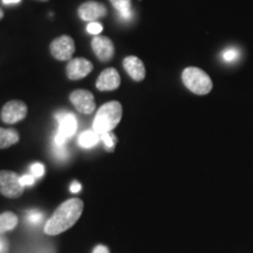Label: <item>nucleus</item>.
<instances>
[{"mask_svg": "<svg viewBox=\"0 0 253 253\" xmlns=\"http://www.w3.org/2000/svg\"><path fill=\"white\" fill-rule=\"evenodd\" d=\"M54 155L60 160H66L68 157V151L66 149L65 145L54 144Z\"/></svg>", "mask_w": 253, "mask_h": 253, "instance_id": "22", "label": "nucleus"}, {"mask_svg": "<svg viewBox=\"0 0 253 253\" xmlns=\"http://www.w3.org/2000/svg\"><path fill=\"white\" fill-rule=\"evenodd\" d=\"M100 138H101V141L103 142V144H104V147H106L107 151H113L114 150L116 142H118V138H116V136L113 134V131L106 132V134H101Z\"/></svg>", "mask_w": 253, "mask_h": 253, "instance_id": "18", "label": "nucleus"}, {"mask_svg": "<svg viewBox=\"0 0 253 253\" xmlns=\"http://www.w3.org/2000/svg\"><path fill=\"white\" fill-rule=\"evenodd\" d=\"M19 142V134L14 129L0 128V149H6Z\"/></svg>", "mask_w": 253, "mask_h": 253, "instance_id": "14", "label": "nucleus"}, {"mask_svg": "<svg viewBox=\"0 0 253 253\" xmlns=\"http://www.w3.org/2000/svg\"><path fill=\"white\" fill-rule=\"evenodd\" d=\"M49 48L52 55L56 60L66 61V60H72V55L75 52V43L71 37L61 36L50 42Z\"/></svg>", "mask_w": 253, "mask_h": 253, "instance_id": "7", "label": "nucleus"}, {"mask_svg": "<svg viewBox=\"0 0 253 253\" xmlns=\"http://www.w3.org/2000/svg\"><path fill=\"white\" fill-rule=\"evenodd\" d=\"M106 6L99 1H94V0L84 2L79 7V17L84 21H88V23H93V21H96L97 19L106 17Z\"/></svg>", "mask_w": 253, "mask_h": 253, "instance_id": "9", "label": "nucleus"}, {"mask_svg": "<svg viewBox=\"0 0 253 253\" xmlns=\"http://www.w3.org/2000/svg\"><path fill=\"white\" fill-rule=\"evenodd\" d=\"M81 190V184L80 183H78V182H73L72 183V185H71V191L72 192H74V194H78L79 191H80Z\"/></svg>", "mask_w": 253, "mask_h": 253, "instance_id": "26", "label": "nucleus"}, {"mask_svg": "<svg viewBox=\"0 0 253 253\" xmlns=\"http://www.w3.org/2000/svg\"><path fill=\"white\" fill-rule=\"evenodd\" d=\"M21 0H2V2L6 5H9V4H18V2H20Z\"/></svg>", "mask_w": 253, "mask_h": 253, "instance_id": "28", "label": "nucleus"}, {"mask_svg": "<svg viewBox=\"0 0 253 253\" xmlns=\"http://www.w3.org/2000/svg\"><path fill=\"white\" fill-rule=\"evenodd\" d=\"M27 116V106L26 103L20 100H12L2 107L0 118L1 121L7 125H14L18 123Z\"/></svg>", "mask_w": 253, "mask_h": 253, "instance_id": "6", "label": "nucleus"}, {"mask_svg": "<svg viewBox=\"0 0 253 253\" xmlns=\"http://www.w3.org/2000/svg\"><path fill=\"white\" fill-rule=\"evenodd\" d=\"M82 211H84V202L80 198L68 199L60 205L52 217L47 220L43 231L48 236H58L65 232L80 219Z\"/></svg>", "mask_w": 253, "mask_h": 253, "instance_id": "1", "label": "nucleus"}, {"mask_svg": "<svg viewBox=\"0 0 253 253\" xmlns=\"http://www.w3.org/2000/svg\"><path fill=\"white\" fill-rule=\"evenodd\" d=\"M56 121H58V132L54 136V144L65 145L68 138L74 136L78 128L77 118L72 113L60 112L55 115Z\"/></svg>", "mask_w": 253, "mask_h": 253, "instance_id": "4", "label": "nucleus"}, {"mask_svg": "<svg viewBox=\"0 0 253 253\" xmlns=\"http://www.w3.org/2000/svg\"><path fill=\"white\" fill-rule=\"evenodd\" d=\"M184 86L197 95H207L212 89V81L209 75L197 67H188L182 73Z\"/></svg>", "mask_w": 253, "mask_h": 253, "instance_id": "3", "label": "nucleus"}, {"mask_svg": "<svg viewBox=\"0 0 253 253\" xmlns=\"http://www.w3.org/2000/svg\"><path fill=\"white\" fill-rule=\"evenodd\" d=\"M123 67L134 81H142L145 77V68L143 62L137 56H126L123 60Z\"/></svg>", "mask_w": 253, "mask_h": 253, "instance_id": "13", "label": "nucleus"}, {"mask_svg": "<svg viewBox=\"0 0 253 253\" xmlns=\"http://www.w3.org/2000/svg\"><path fill=\"white\" fill-rule=\"evenodd\" d=\"M69 100L75 107V109L81 114H91L96 108L94 95L90 91L84 89H77L69 95Z\"/></svg>", "mask_w": 253, "mask_h": 253, "instance_id": "8", "label": "nucleus"}, {"mask_svg": "<svg viewBox=\"0 0 253 253\" xmlns=\"http://www.w3.org/2000/svg\"><path fill=\"white\" fill-rule=\"evenodd\" d=\"M103 26L100 23H96V21H93V23H89L87 26V31L89 32L90 34H94V36H99V34L102 32Z\"/></svg>", "mask_w": 253, "mask_h": 253, "instance_id": "23", "label": "nucleus"}, {"mask_svg": "<svg viewBox=\"0 0 253 253\" xmlns=\"http://www.w3.org/2000/svg\"><path fill=\"white\" fill-rule=\"evenodd\" d=\"M39 1H48V0H39Z\"/></svg>", "mask_w": 253, "mask_h": 253, "instance_id": "30", "label": "nucleus"}, {"mask_svg": "<svg viewBox=\"0 0 253 253\" xmlns=\"http://www.w3.org/2000/svg\"><path fill=\"white\" fill-rule=\"evenodd\" d=\"M31 173L37 178L45 175V166L41 163H36L31 167Z\"/></svg>", "mask_w": 253, "mask_h": 253, "instance_id": "21", "label": "nucleus"}, {"mask_svg": "<svg viewBox=\"0 0 253 253\" xmlns=\"http://www.w3.org/2000/svg\"><path fill=\"white\" fill-rule=\"evenodd\" d=\"M25 186L21 185L20 176L9 170L0 171V194L8 198H18L24 194Z\"/></svg>", "mask_w": 253, "mask_h": 253, "instance_id": "5", "label": "nucleus"}, {"mask_svg": "<svg viewBox=\"0 0 253 253\" xmlns=\"http://www.w3.org/2000/svg\"><path fill=\"white\" fill-rule=\"evenodd\" d=\"M6 251H7V243L0 238V253H6Z\"/></svg>", "mask_w": 253, "mask_h": 253, "instance_id": "27", "label": "nucleus"}, {"mask_svg": "<svg viewBox=\"0 0 253 253\" xmlns=\"http://www.w3.org/2000/svg\"><path fill=\"white\" fill-rule=\"evenodd\" d=\"M122 104L119 101H110L102 104L93 121V129L97 134H106L115 129L122 119Z\"/></svg>", "mask_w": 253, "mask_h": 253, "instance_id": "2", "label": "nucleus"}, {"mask_svg": "<svg viewBox=\"0 0 253 253\" xmlns=\"http://www.w3.org/2000/svg\"><path fill=\"white\" fill-rule=\"evenodd\" d=\"M91 49L94 50L95 55L102 62H107L113 59L114 53H115V47H114L113 41L109 38L103 36L94 37L91 40Z\"/></svg>", "mask_w": 253, "mask_h": 253, "instance_id": "11", "label": "nucleus"}, {"mask_svg": "<svg viewBox=\"0 0 253 253\" xmlns=\"http://www.w3.org/2000/svg\"><path fill=\"white\" fill-rule=\"evenodd\" d=\"M100 140V135L94 129H91V130L88 129V130H84L80 135V137H79V144L82 148H84V149H90V148L95 147Z\"/></svg>", "mask_w": 253, "mask_h": 253, "instance_id": "15", "label": "nucleus"}, {"mask_svg": "<svg viewBox=\"0 0 253 253\" xmlns=\"http://www.w3.org/2000/svg\"><path fill=\"white\" fill-rule=\"evenodd\" d=\"M36 178L33 175H24L20 177V183L23 186H28V185H33L36 183Z\"/></svg>", "mask_w": 253, "mask_h": 253, "instance_id": "24", "label": "nucleus"}, {"mask_svg": "<svg viewBox=\"0 0 253 253\" xmlns=\"http://www.w3.org/2000/svg\"><path fill=\"white\" fill-rule=\"evenodd\" d=\"M93 253H109V250L104 245H97L96 248L94 249Z\"/></svg>", "mask_w": 253, "mask_h": 253, "instance_id": "25", "label": "nucleus"}, {"mask_svg": "<svg viewBox=\"0 0 253 253\" xmlns=\"http://www.w3.org/2000/svg\"><path fill=\"white\" fill-rule=\"evenodd\" d=\"M27 219L28 221H31L32 224L37 225V224L41 223V220H42V213L38 210H32L27 213Z\"/></svg>", "mask_w": 253, "mask_h": 253, "instance_id": "20", "label": "nucleus"}, {"mask_svg": "<svg viewBox=\"0 0 253 253\" xmlns=\"http://www.w3.org/2000/svg\"><path fill=\"white\" fill-rule=\"evenodd\" d=\"M18 225V217L13 212H4L0 214V235L13 230Z\"/></svg>", "mask_w": 253, "mask_h": 253, "instance_id": "16", "label": "nucleus"}, {"mask_svg": "<svg viewBox=\"0 0 253 253\" xmlns=\"http://www.w3.org/2000/svg\"><path fill=\"white\" fill-rule=\"evenodd\" d=\"M93 71V63L84 58H75L69 60L66 73L69 80H81L86 78Z\"/></svg>", "mask_w": 253, "mask_h": 253, "instance_id": "10", "label": "nucleus"}, {"mask_svg": "<svg viewBox=\"0 0 253 253\" xmlns=\"http://www.w3.org/2000/svg\"><path fill=\"white\" fill-rule=\"evenodd\" d=\"M110 2L122 19L126 20L131 18V0H110Z\"/></svg>", "mask_w": 253, "mask_h": 253, "instance_id": "17", "label": "nucleus"}, {"mask_svg": "<svg viewBox=\"0 0 253 253\" xmlns=\"http://www.w3.org/2000/svg\"><path fill=\"white\" fill-rule=\"evenodd\" d=\"M238 56H239V50L237 48H233V47L227 48L223 52V59L225 60L226 62H233L237 58H238Z\"/></svg>", "mask_w": 253, "mask_h": 253, "instance_id": "19", "label": "nucleus"}, {"mask_svg": "<svg viewBox=\"0 0 253 253\" xmlns=\"http://www.w3.org/2000/svg\"><path fill=\"white\" fill-rule=\"evenodd\" d=\"M2 17H4V12H2V9L0 8V20H1Z\"/></svg>", "mask_w": 253, "mask_h": 253, "instance_id": "29", "label": "nucleus"}, {"mask_svg": "<svg viewBox=\"0 0 253 253\" xmlns=\"http://www.w3.org/2000/svg\"><path fill=\"white\" fill-rule=\"evenodd\" d=\"M121 84V78L115 68H107L101 73L96 80V88L100 91H110L118 89Z\"/></svg>", "mask_w": 253, "mask_h": 253, "instance_id": "12", "label": "nucleus"}]
</instances>
